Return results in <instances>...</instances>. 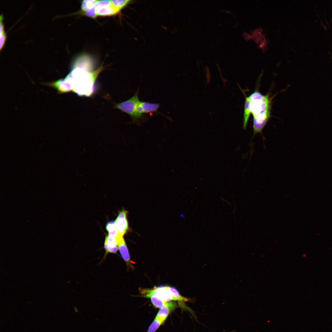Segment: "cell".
Listing matches in <instances>:
<instances>
[{"instance_id": "6da1fadb", "label": "cell", "mask_w": 332, "mask_h": 332, "mask_svg": "<svg viewBox=\"0 0 332 332\" xmlns=\"http://www.w3.org/2000/svg\"><path fill=\"white\" fill-rule=\"evenodd\" d=\"M271 98L256 91L245 98L243 127L245 128L251 114L254 134L260 133L271 117Z\"/></svg>"}, {"instance_id": "7a4b0ae2", "label": "cell", "mask_w": 332, "mask_h": 332, "mask_svg": "<svg viewBox=\"0 0 332 332\" xmlns=\"http://www.w3.org/2000/svg\"><path fill=\"white\" fill-rule=\"evenodd\" d=\"M103 69L102 65L92 72L75 68L65 78L70 83L73 92L79 96L89 97L93 93L96 80Z\"/></svg>"}, {"instance_id": "3957f363", "label": "cell", "mask_w": 332, "mask_h": 332, "mask_svg": "<svg viewBox=\"0 0 332 332\" xmlns=\"http://www.w3.org/2000/svg\"><path fill=\"white\" fill-rule=\"evenodd\" d=\"M138 91L129 99L122 102L116 104L115 107L129 115L133 121L136 122L144 117L139 116L137 112V108L140 101Z\"/></svg>"}, {"instance_id": "277c9868", "label": "cell", "mask_w": 332, "mask_h": 332, "mask_svg": "<svg viewBox=\"0 0 332 332\" xmlns=\"http://www.w3.org/2000/svg\"><path fill=\"white\" fill-rule=\"evenodd\" d=\"M139 291L140 293L144 297L150 298L152 296L154 295L165 301L176 300L168 290L167 286H155L151 289L140 288Z\"/></svg>"}, {"instance_id": "5b68a950", "label": "cell", "mask_w": 332, "mask_h": 332, "mask_svg": "<svg viewBox=\"0 0 332 332\" xmlns=\"http://www.w3.org/2000/svg\"><path fill=\"white\" fill-rule=\"evenodd\" d=\"M97 16H109L119 13L121 10L115 7L111 0H98L93 5Z\"/></svg>"}, {"instance_id": "8992f818", "label": "cell", "mask_w": 332, "mask_h": 332, "mask_svg": "<svg viewBox=\"0 0 332 332\" xmlns=\"http://www.w3.org/2000/svg\"><path fill=\"white\" fill-rule=\"evenodd\" d=\"M128 212L123 209L120 211L115 222L116 228L118 232V237H123L128 229L127 219Z\"/></svg>"}, {"instance_id": "52a82bcc", "label": "cell", "mask_w": 332, "mask_h": 332, "mask_svg": "<svg viewBox=\"0 0 332 332\" xmlns=\"http://www.w3.org/2000/svg\"><path fill=\"white\" fill-rule=\"evenodd\" d=\"M79 68L88 72H92L96 70L95 64L89 57L83 56L78 57L73 64L72 69Z\"/></svg>"}, {"instance_id": "ba28073f", "label": "cell", "mask_w": 332, "mask_h": 332, "mask_svg": "<svg viewBox=\"0 0 332 332\" xmlns=\"http://www.w3.org/2000/svg\"><path fill=\"white\" fill-rule=\"evenodd\" d=\"M118 247L120 254L125 262L128 269H133L134 267L131 262L130 256L128 249L123 237L118 241Z\"/></svg>"}, {"instance_id": "9c48e42d", "label": "cell", "mask_w": 332, "mask_h": 332, "mask_svg": "<svg viewBox=\"0 0 332 332\" xmlns=\"http://www.w3.org/2000/svg\"><path fill=\"white\" fill-rule=\"evenodd\" d=\"M104 247L105 255L108 253H116L119 250L118 241L117 238L108 235L105 237Z\"/></svg>"}, {"instance_id": "30bf717a", "label": "cell", "mask_w": 332, "mask_h": 332, "mask_svg": "<svg viewBox=\"0 0 332 332\" xmlns=\"http://www.w3.org/2000/svg\"><path fill=\"white\" fill-rule=\"evenodd\" d=\"M57 89L61 93H67L72 91L70 83L65 78L61 79L46 84Z\"/></svg>"}, {"instance_id": "8fae6325", "label": "cell", "mask_w": 332, "mask_h": 332, "mask_svg": "<svg viewBox=\"0 0 332 332\" xmlns=\"http://www.w3.org/2000/svg\"><path fill=\"white\" fill-rule=\"evenodd\" d=\"M150 298L152 304L156 308L160 309L168 307L172 310L177 307V304L176 302L170 301H164L154 295L152 296Z\"/></svg>"}, {"instance_id": "7c38bea8", "label": "cell", "mask_w": 332, "mask_h": 332, "mask_svg": "<svg viewBox=\"0 0 332 332\" xmlns=\"http://www.w3.org/2000/svg\"><path fill=\"white\" fill-rule=\"evenodd\" d=\"M143 114L157 112L160 105L157 103H152L140 101Z\"/></svg>"}, {"instance_id": "4fadbf2b", "label": "cell", "mask_w": 332, "mask_h": 332, "mask_svg": "<svg viewBox=\"0 0 332 332\" xmlns=\"http://www.w3.org/2000/svg\"><path fill=\"white\" fill-rule=\"evenodd\" d=\"M167 288L168 290L176 298V300L182 302H189L192 300L191 299L184 297L180 295L178 291L176 288L168 286H167Z\"/></svg>"}, {"instance_id": "5bb4252c", "label": "cell", "mask_w": 332, "mask_h": 332, "mask_svg": "<svg viewBox=\"0 0 332 332\" xmlns=\"http://www.w3.org/2000/svg\"><path fill=\"white\" fill-rule=\"evenodd\" d=\"M171 310H172L168 307L160 308L155 318L163 323L166 320Z\"/></svg>"}, {"instance_id": "9a60e30c", "label": "cell", "mask_w": 332, "mask_h": 332, "mask_svg": "<svg viewBox=\"0 0 332 332\" xmlns=\"http://www.w3.org/2000/svg\"><path fill=\"white\" fill-rule=\"evenodd\" d=\"M106 229L108 232V235L115 237L117 239L118 238V232L114 221H111L108 222L106 225Z\"/></svg>"}, {"instance_id": "2e32d148", "label": "cell", "mask_w": 332, "mask_h": 332, "mask_svg": "<svg viewBox=\"0 0 332 332\" xmlns=\"http://www.w3.org/2000/svg\"><path fill=\"white\" fill-rule=\"evenodd\" d=\"M111 3L115 7L121 10L127 5L131 2L129 0H111Z\"/></svg>"}, {"instance_id": "e0dca14e", "label": "cell", "mask_w": 332, "mask_h": 332, "mask_svg": "<svg viewBox=\"0 0 332 332\" xmlns=\"http://www.w3.org/2000/svg\"><path fill=\"white\" fill-rule=\"evenodd\" d=\"M98 0H83L81 3V9L82 11L85 12L87 9L91 7Z\"/></svg>"}, {"instance_id": "ac0fdd59", "label": "cell", "mask_w": 332, "mask_h": 332, "mask_svg": "<svg viewBox=\"0 0 332 332\" xmlns=\"http://www.w3.org/2000/svg\"><path fill=\"white\" fill-rule=\"evenodd\" d=\"M163 323L161 321L155 318L149 327L147 332H155Z\"/></svg>"}, {"instance_id": "d6986e66", "label": "cell", "mask_w": 332, "mask_h": 332, "mask_svg": "<svg viewBox=\"0 0 332 332\" xmlns=\"http://www.w3.org/2000/svg\"><path fill=\"white\" fill-rule=\"evenodd\" d=\"M6 37L5 33L0 34V49L3 47L6 40Z\"/></svg>"}]
</instances>
